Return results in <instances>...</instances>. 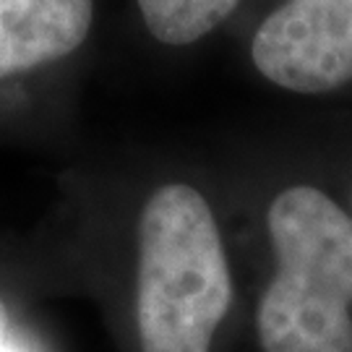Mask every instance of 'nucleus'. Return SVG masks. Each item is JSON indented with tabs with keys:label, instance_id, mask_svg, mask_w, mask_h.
Segmentation results:
<instances>
[{
	"label": "nucleus",
	"instance_id": "1",
	"mask_svg": "<svg viewBox=\"0 0 352 352\" xmlns=\"http://www.w3.org/2000/svg\"><path fill=\"white\" fill-rule=\"evenodd\" d=\"M274 274L256 329L264 352H352V212L289 186L266 212Z\"/></svg>",
	"mask_w": 352,
	"mask_h": 352
},
{
	"label": "nucleus",
	"instance_id": "2",
	"mask_svg": "<svg viewBox=\"0 0 352 352\" xmlns=\"http://www.w3.org/2000/svg\"><path fill=\"white\" fill-rule=\"evenodd\" d=\"M230 305V258L209 201L188 183L157 188L139 217L141 352H209Z\"/></svg>",
	"mask_w": 352,
	"mask_h": 352
},
{
	"label": "nucleus",
	"instance_id": "3",
	"mask_svg": "<svg viewBox=\"0 0 352 352\" xmlns=\"http://www.w3.org/2000/svg\"><path fill=\"white\" fill-rule=\"evenodd\" d=\"M256 71L292 94L352 84V0H285L251 42Z\"/></svg>",
	"mask_w": 352,
	"mask_h": 352
},
{
	"label": "nucleus",
	"instance_id": "4",
	"mask_svg": "<svg viewBox=\"0 0 352 352\" xmlns=\"http://www.w3.org/2000/svg\"><path fill=\"white\" fill-rule=\"evenodd\" d=\"M91 16L94 0H0V78L76 52Z\"/></svg>",
	"mask_w": 352,
	"mask_h": 352
},
{
	"label": "nucleus",
	"instance_id": "5",
	"mask_svg": "<svg viewBox=\"0 0 352 352\" xmlns=\"http://www.w3.org/2000/svg\"><path fill=\"white\" fill-rule=\"evenodd\" d=\"M149 34L170 47L193 45L214 32L240 0H136Z\"/></svg>",
	"mask_w": 352,
	"mask_h": 352
}]
</instances>
